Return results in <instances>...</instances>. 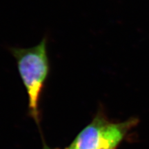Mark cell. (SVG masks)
<instances>
[{
	"label": "cell",
	"mask_w": 149,
	"mask_h": 149,
	"mask_svg": "<svg viewBox=\"0 0 149 149\" xmlns=\"http://www.w3.org/2000/svg\"><path fill=\"white\" fill-rule=\"evenodd\" d=\"M135 122L130 120L115 124L98 116L81 131L68 149H115Z\"/></svg>",
	"instance_id": "cell-2"
},
{
	"label": "cell",
	"mask_w": 149,
	"mask_h": 149,
	"mask_svg": "<svg viewBox=\"0 0 149 149\" xmlns=\"http://www.w3.org/2000/svg\"><path fill=\"white\" fill-rule=\"evenodd\" d=\"M47 44V37H44L33 47L9 49L15 59L19 73L29 95L31 114L36 120L39 117V100L51 70Z\"/></svg>",
	"instance_id": "cell-1"
},
{
	"label": "cell",
	"mask_w": 149,
	"mask_h": 149,
	"mask_svg": "<svg viewBox=\"0 0 149 149\" xmlns=\"http://www.w3.org/2000/svg\"></svg>",
	"instance_id": "cell-3"
}]
</instances>
